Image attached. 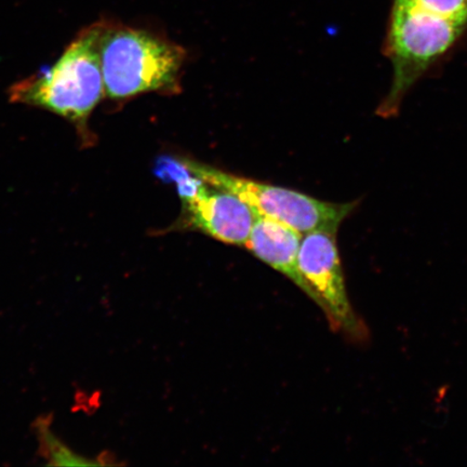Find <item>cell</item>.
Wrapping results in <instances>:
<instances>
[{"label": "cell", "instance_id": "1", "mask_svg": "<svg viewBox=\"0 0 467 467\" xmlns=\"http://www.w3.org/2000/svg\"><path fill=\"white\" fill-rule=\"evenodd\" d=\"M466 31L467 0H392L384 51L393 81L378 114L399 113L409 89Z\"/></svg>", "mask_w": 467, "mask_h": 467}, {"label": "cell", "instance_id": "2", "mask_svg": "<svg viewBox=\"0 0 467 467\" xmlns=\"http://www.w3.org/2000/svg\"><path fill=\"white\" fill-rule=\"evenodd\" d=\"M104 98L95 25L85 28L54 66L9 90L10 102L43 109L71 122L87 148L95 144L90 116Z\"/></svg>", "mask_w": 467, "mask_h": 467}, {"label": "cell", "instance_id": "3", "mask_svg": "<svg viewBox=\"0 0 467 467\" xmlns=\"http://www.w3.org/2000/svg\"><path fill=\"white\" fill-rule=\"evenodd\" d=\"M105 97L127 100L145 92L180 91L186 51L159 35L120 23L95 25Z\"/></svg>", "mask_w": 467, "mask_h": 467}, {"label": "cell", "instance_id": "4", "mask_svg": "<svg viewBox=\"0 0 467 467\" xmlns=\"http://www.w3.org/2000/svg\"><path fill=\"white\" fill-rule=\"evenodd\" d=\"M181 163L204 183L233 192L258 214L282 222L302 235L317 230L337 231L358 206L355 202H321L299 192L238 177L191 160H182Z\"/></svg>", "mask_w": 467, "mask_h": 467}, {"label": "cell", "instance_id": "5", "mask_svg": "<svg viewBox=\"0 0 467 467\" xmlns=\"http://www.w3.org/2000/svg\"><path fill=\"white\" fill-rule=\"evenodd\" d=\"M337 231L317 230L302 236L299 268L332 329L355 341H363L368 330L348 299L346 279L337 244Z\"/></svg>", "mask_w": 467, "mask_h": 467}, {"label": "cell", "instance_id": "6", "mask_svg": "<svg viewBox=\"0 0 467 467\" xmlns=\"http://www.w3.org/2000/svg\"><path fill=\"white\" fill-rule=\"evenodd\" d=\"M177 181L183 202L181 226L233 246L246 244L258 217L253 207L229 191L204 183L186 168Z\"/></svg>", "mask_w": 467, "mask_h": 467}, {"label": "cell", "instance_id": "7", "mask_svg": "<svg viewBox=\"0 0 467 467\" xmlns=\"http://www.w3.org/2000/svg\"><path fill=\"white\" fill-rule=\"evenodd\" d=\"M302 234L282 222L258 214L244 247L256 258L289 278L312 299L297 262Z\"/></svg>", "mask_w": 467, "mask_h": 467}, {"label": "cell", "instance_id": "8", "mask_svg": "<svg viewBox=\"0 0 467 467\" xmlns=\"http://www.w3.org/2000/svg\"><path fill=\"white\" fill-rule=\"evenodd\" d=\"M52 417H39L34 423L39 441V451L49 464L56 466H100L110 463L102 458L91 459L74 452L51 430Z\"/></svg>", "mask_w": 467, "mask_h": 467}]
</instances>
